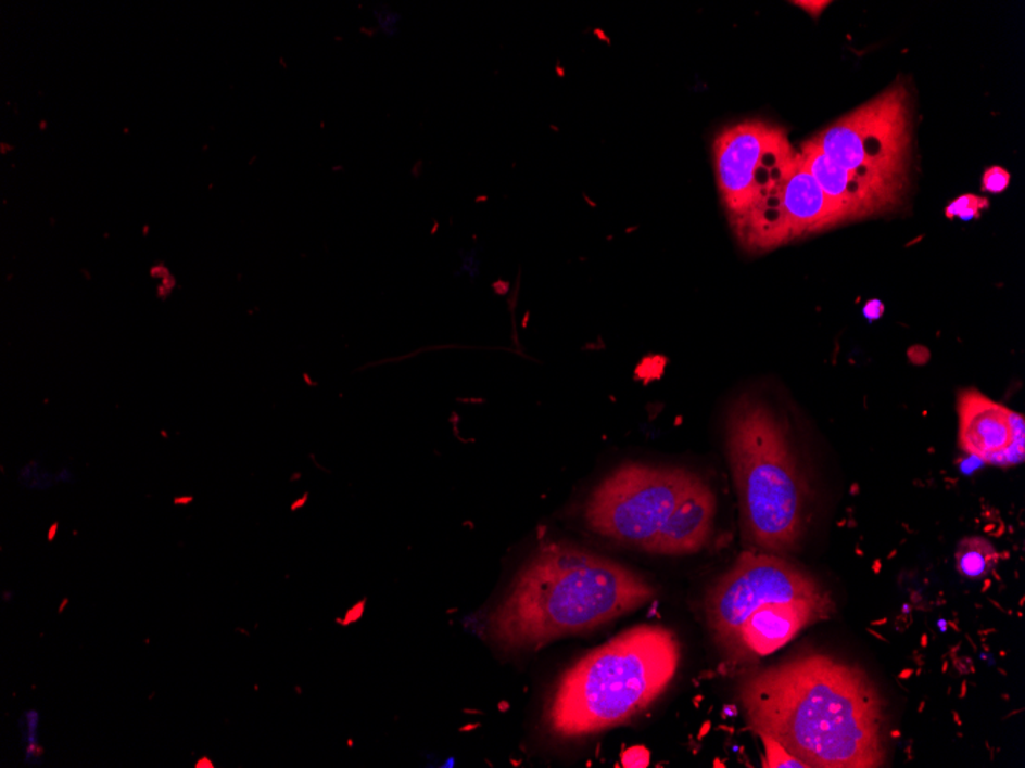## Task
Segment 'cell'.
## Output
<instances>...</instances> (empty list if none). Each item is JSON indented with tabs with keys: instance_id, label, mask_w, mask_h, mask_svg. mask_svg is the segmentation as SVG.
Listing matches in <instances>:
<instances>
[{
	"instance_id": "6da1fadb",
	"label": "cell",
	"mask_w": 1025,
	"mask_h": 768,
	"mask_svg": "<svg viewBox=\"0 0 1025 768\" xmlns=\"http://www.w3.org/2000/svg\"><path fill=\"white\" fill-rule=\"evenodd\" d=\"M749 729L809 768L884 764V701L866 671L823 654L752 670L738 686Z\"/></svg>"
},
{
	"instance_id": "7a4b0ae2",
	"label": "cell",
	"mask_w": 1025,
	"mask_h": 768,
	"mask_svg": "<svg viewBox=\"0 0 1025 768\" xmlns=\"http://www.w3.org/2000/svg\"><path fill=\"white\" fill-rule=\"evenodd\" d=\"M655 596L642 575L615 560L573 545L547 543L490 612L485 633L501 648H540L607 625Z\"/></svg>"
},
{
	"instance_id": "3957f363",
	"label": "cell",
	"mask_w": 1025,
	"mask_h": 768,
	"mask_svg": "<svg viewBox=\"0 0 1025 768\" xmlns=\"http://www.w3.org/2000/svg\"><path fill=\"white\" fill-rule=\"evenodd\" d=\"M679 663L681 644L674 632L631 627L564 674L549 703V729L578 738L625 725L662 695Z\"/></svg>"
},
{
	"instance_id": "277c9868",
	"label": "cell",
	"mask_w": 1025,
	"mask_h": 768,
	"mask_svg": "<svg viewBox=\"0 0 1025 768\" xmlns=\"http://www.w3.org/2000/svg\"><path fill=\"white\" fill-rule=\"evenodd\" d=\"M726 450L733 471L743 539L752 551L786 555L805 528V478L782 421L767 402L743 396L726 421Z\"/></svg>"
},
{
	"instance_id": "5b68a950",
	"label": "cell",
	"mask_w": 1025,
	"mask_h": 768,
	"mask_svg": "<svg viewBox=\"0 0 1025 768\" xmlns=\"http://www.w3.org/2000/svg\"><path fill=\"white\" fill-rule=\"evenodd\" d=\"M908 99L904 85L895 84L809 140L834 165L882 195L893 209L908 191Z\"/></svg>"
},
{
	"instance_id": "8992f818",
	"label": "cell",
	"mask_w": 1025,
	"mask_h": 768,
	"mask_svg": "<svg viewBox=\"0 0 1025 768\" xmlns=\"http://www.w3.org/2000/svg\"><path fill=\"white\" fill-rule=\"evenodd\" d=\"M697 477L686 470L627 463L594 489L585 507L586 526L605 539L651 552Z\"/></svg>"
},
{
	"instance_id": "52a82bcc",
	"label": "cell",
	"mask_w": 1025,
	"mask_h": 768,
	"mask_svg": "<svg viewBox=\"0 0 1025 768\" xmlns=\"http://www.w3.org/2000/svg\"><path fill=\"white\" fill-rule=\"evenodd\" d=\"M798 151L780 126L748 120L720 132L714 166L720 196L734 232L782 195Z\"/></svg>"
},
{
	"instance_id": "ba28073f",
	"label": "cell",
	"mask_w": 1025,
	"mask_h": 768,
	"mask_svg": "<svg viewBox=\"0 0 1025 768\" xmlns=\"http://www.w3.org/2000/svg\"><path fill=\"white\" fill-rule=\"evenodd\" d=\"M831 597L823 586L783 556L746 551L709 589L705 617L720 654L754 612L779 601Z\"/></svg>"
},
{
	"instance_id": "9c48e42d",
	"label": "cell",
	"mask_w": 1025,
	"mask_h": 768,
	"mask_svg": "<svg viewBox=\"0 0 1025 768\" xmlns=\"http://www.w3.org/2000/svg\"><path fill=\"white\" fill-rule=\"evenodd\" d=\"M961 450L982 462L1015 466L1025 459V419L1021 413L965 389L958 398Z\"/></svg>"
},
{
	"instance_id": "30bf717a",
	"label": "cell",
	"mask_w": 1025,
	"mask_h": 768,
	"mask_svg": "<svg viewBox=\"0 0 1025 768\" xmlns=\"http://www.w3.org/2000/svg\"><path fill=\"white\" fill-rule=\"evenodd\" d=\"M838 225L840 221L834 207L798 154L796 168L787 178L777 209L757 251H771L787 241L803 239Z\"/></svg>"
},
{
	"instance_id": "8fae6325",
	"label": "cell",
	"mask_w": 1025,
	"mask_h": 768,
	"mask_svg": "<svg viewBox=\"0 0 1025 768\" xmlns=\"http://www.w3.org/2000/svg\"><path fill=\"white\" fill-rule=\"evenodd\" d=\"M714 515V492L697 477L675 504L657 537L651 554L685 555L700 551L711 536Z\"/></svg>"
},
{
	"instance_id": "7c38bea8",
	"label": "cell",
	"mask_w": 1025,
	"mask_h": 768,
	"mask_svg": "<svg viewBox=\"0 0 1025 768\" xmlns=\"http://www.w3.org/2000/svg\"><path fill=\"white\" fill-rule=\"evenodd\" d=\"M798 154L806 169L812 174L824 195L830 200L840 225L894 210L882 195L834 165L826 155L812 146L809 140L801 144Z\"/></svg>"
},
{
	"instance_id": "4fadbf2b",
	"label": "cell",
	"mask_w": 1025,
	"mask_h": 768,
	"mask_svg": "<svg viewBox=\"0 0 1025 768\" xmlns=\"http://www.w3.org/2000/svg\"><path fill=\"white\" fill-rule=\"evenodd\" d=\"M998 562L997 549L983 537H967V539L961 540L957 552H954L958 573L963 575L964 578H971V580H978V578L987 577V575L994 573Z\"/></svg>"
},
{
	"instance_id": "5bb4252c",
	"label": "cell",
	"mask_w": 1025,
	"mask_h": 768,
	"mask_svg": "<svg viewBox=\"0 0 1025 768\" xmlns=\"http://www.w3.org/2000/svg\"><path fill=\"white\" fill-rule=\"evenodd\" d=\"M759 738L761 741H763L764 755H767L764 767L809 768L806 766L803 760H800L796 758V756L790 755V753L787 752L777 740H774V738L768 737V734H759Z\"/></svg>"
},
{
	"instance_id": "9a60e30c",
	"label": "cell",
	"mask_w": 1025,
	"mask_h": 768,
	"mask_svg": "<svg viewBox=\"0 0 1025 768\" xmlns=\"http://www.w3.org/2000/svg\"><path fill=\"white\" fill-rule=\"evenodd\" d=\"M986 207H989V200L987 199H979V196L972 194L961 195L946 207V217H957L964 221H971L973 218H978Z\"/></svg>"
},
{
	"instance_id": "2e32d148",
	"label": "cell",
	"mask_w": 1025,
	"mask_h": 768,
	"mask_svg": "<svg viewBox=\"0 0 1025 768\" xmlns=\"http://www.w3.org/2000/svg\"><path fill=\"white\" fill-rule=\"evenodd\" d=\"M1010 184V174L1004 168H999V166H991L987 169L983 176V189L984 191L991 192V194H1001Z\"/></svg>"
},
{
	"instance_id": "e0dca14e",
	"label": "cell",
	"mask_w": 1025,
	"mask_h": 768,
	"mask_svg": "<svg viewBox=\"0 0 1025 768\" xmlns=\"http://www.w3.org/2000/svg\"><path fill=\"white\" fill-rule=\"evenodd\" d=\"M25 716V729L24 730V741L27 744V760L29 756L37 755V722H39V714L37 712H27Z\"/></svg>"
},
{
	"instance_id": "ac0fdd59",
	"label": "cell",
	"mask_w": 1025,
	"mask_h": 768,
	"mask_svg": "<svg viewBox=\"0 0 1025 768\" xmlns=\"http://www.w3.org/2000/svg\"><path fill=\"white\" fill-rule=\"evenodd\" d=\"M883 311H884V306H883L882 300H878V299L869 300V303L866 304V307H864V317H866L868 319H871V321H875V319H880L883 317Z\"/></svg>"
},
{
	"instance_id": "d6986e66",
	"label": "cell",
	"mask_w": 1025,
	"mask_h": 768,
	"mask_svg": "<svg viewBox=\"0 0 1025 768\" xmlns=\"http://www.w3.org/2000/svg\"><path fill=\"white\" fill-rule=\"evenodd\" d=\"M798 7L808 11L813 17H819L822 11L830 5V2H797Z\"/></svg>"
},
{
	"instance_id": "ffe728a7",
	"label": "cell",
	"mask_w": 1025,
	"mask_h": 768,
	"mask_svg": "<svg viewBox=\"0 0 1025 768\" xmlns=\"http://www.w3.org/2000/svg\"><path fill=\"white\" fill-rule=\"evenodd\" d=\"M912 674H913V670H912V669H904V670H902L901 674H900V680H909V678L912 677Z\"/></svg>"
},
{
	"instance_id": "44dd1931",
	"label": "cell",
	"mask_w": 1025,
	"mask_h": 768,
	"mask_svg": "<svg viewBox=\"0 0 1025 768\" xmlns=\"http://www.w3.org/2000/svg\"><path fill=\"white\" fill-rule=\"evenodd\" d=\"M927 644H928L927 633H923V637H921V645H923V648H927Z\"/></svg>"
},
{
	"instance_id": "7402d4cb",
	"label": "cell",
	"mask_w": 1025,
	"mask_h": 768,
	"mask_svg": "<svg viewBox=\"0 0 1025 768\" xmlns=\"http://www.w3.org/2000/svg\"><path fill=\"white\" fill-rule=\"evenodd\" d=\"M886 623H887V618L876 619V622H872V626H882V625H886Z\"/></svg>"
},
{
	"instance_id": "603a6c76",
	"label": "cell",
	"mask_w": 1025,
	"mask_h": 768,
	"mask_svg": "<svg viewBox=\"0 0 1025 768\" xmlns=\"http://www.w3.org/2000/svg\"><path fill=\"white\" fill-rule=\"evenodd\" d=\"M965 686H967V682L963 681V688H961V695H960L961 697L965 696Z\"/></svg>"
},
{
	"instance_id": "cb8c5ba5",
	"label": "cell",
	"mask_w": 1025,
	"mask_h": 768,
	"mask_svg": "<svg viewBox=\"0 0 1025 768\" xmlns=\"http://www.w3.org/2000/svg\"><path fill=\"white\" fill-rule=\"evenodd\" d=\"M890 734H893V738H900V737H901L900 730H895V732H893V733H890Z\"/></svg>"
},
{
	"instance_id": "d4e9b609",
	"label": "cell",
	"mask_w": 1025,
	"mask_h": 768,
	"mask_svg": "<svg viewBox=\"0 0 1025 768\" xmlns=\"http://www.w3.org/2000/svg\"><path fill=\"white\" fill-rule=\"evenodd\" d=\"M909 611H911V607H909V604H904V607H902V612H909Z\"/></svg>"
}]
</instances>
